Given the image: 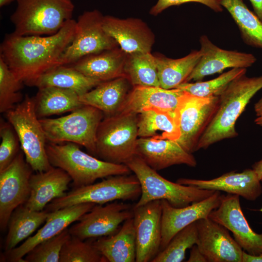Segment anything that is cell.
Returning <instances> with one entry per match:
<instances>
[{"instance_id":"25","label":"cell","mask_w":262,"mask_h":262,"mask_svg":"<svg viewBox=\"0 0 262 262\" xmlns=\"http://www.w3.org/2000/svg\"><path fill=\"white\" fill-rule=\"evenodd\" d=\"M127 53L119 47L85 56L70 66L86 76L101 82L125 77Z\"/></svg>"},{"instance_id":"45","label":"cell","mask_w":262,"mask_h":262,"mask_svg":"<svg viewBox=\"0 0 262 262\" xmlns=\"http://www.w3.org/2000/svg\"><path fill=\"white\" fill-rule=\"evenodd\" d=\"M255 14L262 22V0H249Z\"/></svg>"},{"instance_id":"20","label":"cell","mask_w":262,"mask_h":262,"mask_svg":"<svg viewBox=\"0 0 262 262\" xmlns=\"http://www.w3.org/2000/svg\"><path fill=\"white\" fill-rule=\"evenodd\" d=\"M103 27L127 54L151 52L155 43L154 33L145 22L138 18L104 16Z\"/></svg>"},{"instance_id":"44","label":"cell","mask_w":262,"mask_h":262,"mask_svg":"<svg viewBox=\"0 0 262 262\" xmlns=\"http://www.w3.org/2000/svg\"><path fill=\"white\" fill-rule=\"evenodd\" d=\"M242 262H262V253L259 255H252L244 250Z\"/></svg>"},{"instance_id":"15","label":"cell","mask_w":262,"mask_h":262,"mask_svg":"<svg viewBox=\"0 0 262 262\" xmlns=\"http://www.w3.org/2000/svg\"><path fill=\"white\" fill-rule=\"evenodd\" d=\"M208 217L231 231L245 251L252 255L262 253V233L255 232L250 227L242 210L239 196L223 195L220 204Z\"/></svg>"},{"instance_id":"13","label":"cell","mask_w":262,"mask_h":262,"mask_svg":"<svg viewBox=\"0 0 262 262\" xmlns=\"http://www.w3.org/2000/svg\"><path fill=\"white\" fill-rule=\"evenodd\" d=\"M33 169L23 152H19L13 162L0 171V228L8 227L16 209L24 204L30 195V179Z\"/></svg>"},{"instance_id":"26","label":"cell","mask_w":262,"mask_h":262,"mask_svg":"<svg viewBox=\"0 0 262 262\" xmlns=\"http://www.w3.org/2000/svg\"><path fill=\"white\" fill-rule=\"evenodd\" d=\"M132 86L125 77L103 82L79 96L82 104L89 105L109 115L118 113Z\"/></svg>"},{"instance_id":"11","label":"cell","mask_w":262,"mask_h":262,"mask_svg":"<svg viewBox=\"0 0 262 262\" xmlns=\"http://www.w3.org/2000/svg\"><path fill=\"white\" fill-rule=\"evenodd\" d=\"M219 102V96L199 97L185 92L175 111L180 136L177 142L192 153L201 135L213 117Z\"/></svg>"},{"instance_id":"12","label":"cell","mask_w":262,"mask_h":262,"mask_svg":"<svg viewBox=\"0 0 262 262\" xmlns=\"http://www.w3.org/2000/svg\"><path fill=\"white\" fill-rule=\"evenodd\" d=\"M119 201L95 204L68 229L70 235L84 240L116 233L122 223L133 216V206Z\"/></svg>"},{"instance_id":"28","label":"cell","mask_w":262,"mask_h":262,"mask_svg":"<svg viewBox=\"0 0 262 262\" xmlns=\"http://www.w3.org/2000/svg\"><path fill=\"white\" fill-rule=\"evenodd\" d=\"M139 138L178 141L180 132L175 114L156 108L143 109L138 115Z\"/></svg>"},{"instance_id":"31","label":"cell","mask_w":262,"mask_h":262,"mask_svg":"<svg viewBox=\"0 0 262 262\" xmlns=\"http://www.w3.org/2000/svg\"><path fill=\"white\" fill-rule=\"evenodd\" d=\"M201 56L199 50H193L179 59L168 58L162 54L155 55L160 87L166 89L176 88L185 82Z\"/></svg>"},{"instance_id":"37","label":"cell","mask_w":262,"mask_h":262,"mask_svg":"<svg viewBox=\"0 0 262 262\" xmlns=\"http://www.w3.org/2000/svg\"><path fill=\"white\" fill-rule=\"evenodd\" d=\"M23 83L18 80L0 56V112L6 113L21 102Z\"/></svg>"},{"instance_id":"33","label":"cell","mask_w":262,"mask_h":262,"mask_svg":"<svg viewBox=\"0 0 262 262\" xmlns=\"http://www.w3.org/2000/svg\"><path fill=\"white\" fill-rule=\"evenodd\" d=\"M237 25L244 42L247 45L262 49V22L251 11L243 0H221Z\"/></svg>"},{"instance_id":"3","label":"cell","mask_w":262,"mask_h":262,"mask_svg":"<svg viewBox=\"0 0 262 262\" xmlns=\"http://www.w3.org/2000/svg\"><path fill=\"white\" fill-rule=\"evenodd\" d=\"M46 148L50 164L66 171L75 188L92 184L98 179L129 175L131 172L125 164L98 159L82 151L75 143L50 142L46 144Z\"/></svg>"},{"instance_id":"9","label":"cell","mask_w":262,"mask_h":262,"mask_svg":"<svg viewBox=\"0 0 262 262\" xmlns=\"http://www.w3.org/2000/svg\"><path fill=\"white\" fill-rule=\"evenodd\" d=\"M141 194L140 184L135 175L111 176L99 182L75 188L53 200L45 210L50 212L84 203L104 204L116 200H134Z\"/></svg>"},{"instance_id":"30","label":"cell","mask_w":262,"mask_h":262,"mask_svg":"<svg viewBox=\"0 0 262 262\" xmlns=\"http://www.w3.org/2000/svg\"><path fill=\"white\" fill-rule=\"evenodd\" d=\"M35 111L39 119L72 112L83 104L79 95L71 90L49 86L38 88L34 97Z\"/></svg>"},{"instance_id":"14","label":"cell","mask_w":262,"mask_h":262,"mask_svg":"<svg viewBox=\"0 0 262 262\" xmlns=\"http://www.w3.org/2000/svg\"><path fill=\"white\" fill-rule=\"evenodd\" d=\"M136 262H151L160 251L162 206L161 200L133 206Z\"/></svg>"},{"instance_id":"7","label":"cell","mask_w":262,"mask_h":262,"mask_svg":"<svg viewBox=\"0 0 262 262\" xmlns=\"http://www.w3.org/2000/svg\"><path fill=\"white\" fill-rule=\"evenodd\" d=\"M6 114L18 137L27 163L35 172L48 170L50 164L46 151L47 138L35 111L34 97L26 95L23 100Z\"/></svg>"},{"instance_id":"35","label":"cell","mask_w":262,"mask_h":262,"mask_svg":"<svg viewBox=\"0 0 262 262\" xmlns=\"http://www.w3.org/2000/svg\"><path fill=\"white\" fill-rule=\"evenodd\" d=\"M197 238L196 221L178 232L151 262H182L185 258L186 250L196 244Z\"/></svg>"},{"instance_id":"39","label":"cell","mask_w":262,"mask_h":262,"mask_svg":"<svg viewBox=\"0 0 262 262\" xmlns=\"http://www.w3.org/2000/svg\"><path fill=\"white\" fill-rule=\"evenodd\" d=\"M68 229L35 246L25 256V262H59L62 247L71 237Z\"/></svg>"},{"instance_id":"4","label":"cell","mask_w":262,"mask_h":262,"mask_svg":"<svg viewBox=\"0 0 262 262\" xmlns=\"http://www.w3.org/2000/svg\"><path fill=\"white\" fill-rule=\"evenodd\" d=\"M10 16L15 34L50 35L57 33L72 19L74 5L71 0H17Z\"/></svg>"},{"instance_id":"36","label":"cell","mask_w":262,"mask_h":262,"mask_svg":"<svg viewBox=\"0 0 262 262\" xmlns=\"http://www.w3.org/2000/svg\"><path fill=\"white\" fill-rule=\"evenodd\" d=\"M246 72V68H233L213 79L205 82H184L176 88L199 97L219 96L230 82L236 78L245 75Z\"/></svg>"},{"instance_id":"2","label":"cell","mask_w":262,"mask_h":262,"mask_svg":"<svg viewBox=\"0 0 262 262\" xmlns=\"http://www.w3.org/2000/svg\"><path fill=\"white\" fill-rule=\"evenodd\" d=\"M262 89V75H244L230 82L219 95L217 110L200 138L196 151L226 139L236 137L235 123L254 96Z\"/></svg>"},{"instance_id":"5","label":"cell","mask_w":262,"mask_h":262,"mask_svg":"<svg viewBox=\"0 0 262 262\" xmlns=\"http://www.w3.org/2000/svg\"><path fill=\"white\" fill-rule=\"evenodd\" d=\"M125 164L134 173L141 186V194L134 207L165 200L172 206L181 208L207 198L215 192L168 180L136 155Z\"/></svg>"},{"instance_id":"10","label":"cell","mask_w":262,"mask_h":262,"mask_svg":"<svg viewBox=\"0 0 262 262\" xmlns=\"http://www.w3.org/2000/svg\"><path fill=\"white\" fill-rule=\"evenodd\" d=\"M103 17L97 9L85 11L79 16L74 39L61 55L57 66L70 65L85 56L119 47L104 30Z\"/></svg>"},{"instance_id":"34","label":"cell","mask_w":262,"mask_h":262,"mask_svg":"<svg viewBox=\"0 0 262 262\" xmlns=\"http://www.w3.org/2000/svg\"><path fill=\"white\" fill-rule=\"evenodd\" d=\"M124 72L132 87H160L156 58L151 52L127 54Z\"/></svg>"},{"instance_id":"46","label":"cell","mask_w":262,"mask_h":262,"mask_svg":"<svg viewBox=\"0 0 262 262\" xmlns=\"http://www.w3.org/2000/svg\"><path fill=\"white\" fill-rule=\"evenodd\" d=\"M252 169L256 172L259 178L261 180L262 179V159L254 163Z\"/></svg>"},{"instance_id":"16","label":"cell","mask_w":262,"mask_h":262,"mask_svg":"<svg viewBox=\"0 0 262 262\" xmlns=\"http://www.w3.org/2000/svg\"><path fill=\"white\" fill-rule=\"evenodd\" d=\"M196 223V245L207 262H242L243 249L227 228L209 217Z\"/></svg>"},{"instance_id":"41","label":"cell","mask_w":262,"mask_h":262,"mask_svg":"<svg viewBox=\"0 0 262 262\" xmlns=\"http://www.w3.org/2000/svg\"><path fill=\"white\" fill-rule=\"evenodd\" d=\"M188 2L202 4L216 12L223 11L221 0H158L157 3L150 9L149 14L153 16H157L170 7Z\"/></svg>"},{"instance_id":"19","label":"cell","mask_w":262,"mask_h":262,"mask_svg":"<svg viewBox=\"0 0 262 262\" xmlns=\"http://www.w3.org/2000/svg\"><path fill=\"white\" fill-rule=\"evenodd\" d=\"M199 42L201 56L185 82L201 81L207 76L221 73L229 68H246L257 60L251 53L221 49L205 35L200 36Z\"/></svg>"},{"instance_id":"40","label":"cell","mask_w":262,"mask_h":262,"mask_svg":"<svg viewBox=\"0 0 262 262\" xmlns=\"http://www.w3.org/2000/svg\"><path fill=\"white\" fill-rule=\"evenodd\" d=\"M0 171L7 167L19 153L20 142L12 125L0 120Z\"/></svg>"},{"instance_id":"8","label":"cell","mask_w":262,"mask_h":262,"mask_svg":"<svg viewBox=\"0 0 262 262\" xmlns=\"http://www.w3.org/2000/svg\"><path fill=\"white\" fill-rule=\"evenodd\" d=\"M102 118L101 111L83 104L66 116L39 120L47 141L75 143L96 155L97 133Z\"/></svg>"},{"instance_id":"1","label":"cell","mask_w":262,"mask_h":262,"mask_svg":"<svg viewBox=\"0 0 262 262\" xmlns=\"http://www.w3.org/2000/svg\"><path fill=\"white\" fill-rule=\"evenodd\" d=\"M76 21L71 19L56 33L22 36L5 34L0 56L20 81L28 86L40 75L57 66L66 49L74 39Z\"/></svg>"},{"instance_id":"38","label":"cell","mask_w":262,"mask_h":262,"mask_svg":"<svg viewBox=\"0 0 262 262\" xmlns=\"http://www.w3.org/2000/svg\"><path fill=\"white\" fill-rule=\"evenodd\" d=\"M93 243L71 236L63 246L59 262H106Z\"/></svg>"},{"instance_id":"32","label":"cell","mask_w":262,"mask_h":262,"mask_svg":"<svg viewBox=\"0 0 262 262\" xmlns=\"http://www.w3.org/2000/svg\"><path fill=\"white\" fill-rule=\"evenodd\" d=\"M49 213L46 210H31L24 204L16 209L8 224L5 251L13 249L19 243L28 238L46 221Z\"/></svg>"},{"instance_id":"42","label":"cell","mask_w":262,"mask_h":262,"mask_svg":"<svg viewBox=\"0 0 262 262\" xmlns=\"http://www.w3.org/2000/svg\"><path fill=\"white\" fill-rule=\"evenodd\" d=\"M188 262H207L204 255L200 252L196 245H195L190 251V256Z\"/></svg>"},{"instance_id":"21","label":"cell","mask_w":262,"mask_h":262,"mask_svg":"<svg viewBox=\"0 0 262 262\" xmlns=\"http://www.w3.org/2000/svg\"><path fill=\"white\" fill-rule=\"evenodd\" d=\"M177 182L199 189L224 191L254 201L262 194L261 180L253 169L231 171L211 180L179 178Z\"/></svg>"},{"instance_id":"22","label":"cell","mask_w":262,"mask_h":262,"mask_svg":"<svg viewBox=\"0 0 262 262\" xmlns=\"http://www.w3.org/2000/svg\"><path fill=\"white\" fill-rule=\"evenodd\" d=\"M135 155L156 171L176 164L190 167L197 164L192 153L185 150L177 141L170 139L139 138Z\"/></svg>"},{"instance_id":"27","label":"cell","mask_w":262,"mask_h":262,"mask_svg":"<svg viewBox=\"0 0 262 262\" xmlns=\"http://www.w3.org/2000/svg\"><path fill=\"white\" fill-rule=\"evenodd\" d=\"M93 244L107 262H136V238L133 218L126 220L115 234L98 238Z\"/></svg>"},{"instance_id":"17","label":"cell","mask_w":262,"mask_h":262,"mask_svg":"<svg viewBox=\"0 0 262 262\" xmlns=\"http://www.w3.org/2000/svg\"><path fill=\"white\" fill-rule=\"evenodd\" d=\"M96 204L84 203L49 212L45 225L37 232L18 246L5 251L3 260L11 262H25L23 257L35 246L61 233L91 210Z\"/></svg>"},{"instance_id":"24","label":"cell","mask_w":262,"mask_h":262,"mask_svg":"<svg viewBox=\"0 0 262 262\" xmlns=\"http://www.w3.org/2000/svg\"><path fill=\"white\" fill-rule=\"evenodd\" d=\"M184 93V91L179 88L166 89L161 87L133 86L118 113L138 115L143 109L156 108L175 114Z\"/></svg>"},{"instance_id":"23","label":"cell","mask_w":262,"mask_h":262,"mask_svg":"<svg viewBox=\"0 0 262 262\" xmlns=\"http://www.w3.org/2000/svg\"><path fill=\"white\" fill-rule=\"evenodd\" d=\"M71 180L66 171L54 166L48 170L32 174L30 179V196L24 205L33 211L45 210L53 200L66 195Z\"/></svg>"},{"instance_id":"29","label":"cell","mask_w":262,"mask_h":262,"mask_svg":"<svg viewBox=\"0 0 262 262\" xmlns=\"http://www.w3.org/2000/svg\"><path fill=\"white\" fill-rule=\"evenodd\" d=\"M101 82L86 76L70 66H59L40 75L30 86L38 88L57 87L71 90L81 96Z\"/></svg>"},{"instance_id":"48","label":"cell","mask_w":262,"mask_h":262,"mask_svg":"<svg viewBox=\"0 0 262 262\" xmlns=\"http://www.w3.org/2000/svg\"><path fill=\"white\" fill-rule=\"evenodd\" d=\"M261 181L262 182V180H261ZM259 211L262 212V208L259 210Z\"/></svg>"},{"instance_id":"43","label":"cell","mask_w":262,"mask_h":262,"mask_svg":"<svg viewBox=\"0 0 262 262\" xmlns=\"http://www.w3.org/2000/svg\"><path fill=\"white\" fill-rule=\"evenodd\" d=\"M254 108L256 115L255 123L262 127V97L255 103Z\"/></svg>"},{"instance_id":"6","label":"cell","mask_w":262,"mask_h":262,"mask_svg":"<svg viewBox=\"0 0 262 262\" xmlns=\"http://www.w3.org/2000/svg\"><path fill=\"white\" fill-rule=\"evenodd\" d=\"M138 115L118 113L102 119L96 136V155L101 160L125 164L135 155Z\"/></svg>"},{"instance_id":"18","label":"cell","mask_w":262,"mask_h":262,"mask_svg":"<svg viewBox=\"0 0 262 262\" xmlns=\"http://www.w3.org/2000/svg\"><path fill=\"white\" fill-rule=\"evenodd\" d=\"M222 196L220 191H215L207 198L181 208L174 207L166 200H161L162 217L160 251L167 246L178 232L199 219L208 217L210 213L220 204Z\"/></svg>"},{"instance_id":"47","label":"cell","mask_w":262,"mask_h":262,"mask_svg":"<svg viewBox=\"0 0 262 262\" xmlns=\"http://www.w3.org/2000/svg\"><path fill=\"white\" fill-rule=\"evenodd\" d=\"M15 0L16 1L17 0H0V7H2L7 5Z\"/></svg>"}]
</instances>
